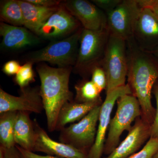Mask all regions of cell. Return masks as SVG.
Wrapping results in <instances>:
<instances>
[{
    "mask_svg": "<svg viewBox=\"0 0 158 158\" xmlns=\"http://www.w3.org/2000/svg\"><path fill=\"white\" fill-rule=\"evenodd\" d=\"M33 63L27 62L22 65L15 77V83L21 89L29 87L31 83L35 81V74L33 69Z\"/></svg>",
    "mask_w": 158,
    "mask_h": 158,
    "instance_id": "obj_23",
    "label": "cell"
},
{
    "mask_svg": "<svg viewBox=\"0 0 158 158\" xmlns=\"http://www.w3.org/2000/svg\"><path fill=\"white\" fill-rule=\"evenodd\" d=\"M152 93L156 98V108L154 120L151 126L150 138H158V80L154 85Z\"/></svg>",
    "mask_w": 158,
    "mask_h": 158,
    "instance_id": "obj_27",
    "label": "cell"
},
{
    "mask_svg": "<svg viewBox=\"0 0 158 158\" xmlns=\"http://www.w3.org/2000/svg\"><path fill=\"white\" fill-rule=\"evenodd\" d=\"M0 158H21L15 147L6 148L0 146Z\"/></svg>",
    "mask_w": 158,
    "mask_h": 158,
    "instance_id": "obj_31",
    "label": "cell"
},
{
    "mask_svg": "<svg viewBox=\"0 0 158 158\" xmlns=\"http://www.w3.org/2000/svg\"><path fill=\"white\" fill-rule=\"evenodd\" d=\"M151 52L152 53L153 55L158 60V46L153 51Z\"/></svg>",
    "mask_w": 158,
    "mask_h": 158,
    "instance_id": "obj_33",
    "label": "cell"
},
{
    "mask_svg": "<svg viewBox=\"0 0 158 158\" xmlns=\"http://www.w3.org/2000/svg\"><path fill=\"white\" fill-rule=\"evenodd\" d=\"M110 36L107 28L97 31L83 28L77 59L73 67L75 73L84 79L91 75L92 69L100 65Z\"/></svg>",
    "mask_w": 158,
    "mask_h": 158,
    "instance_id": "obj_3",
    "label": "cell"
},
{
    "mask_svg": "<svg viewBox=\"0 0 158 158\" xmlns=\"http://www.w3.org/2000/svg\"><path fill=\"white\" fill-rule=\"evenodd\" d=\"M0 35L2 37L1 48L18 50L37 45L41 39L25 27H18L1 22Z\"/></svg>",
    "mask_w": 158,
    "mask_h": 158,
    "instance_id": "obj_16",
    "label": "cell"
},
{
    "mask_svg": "<svg viewBox=\"0 0 158 158\" xmlns=\"http://www.w3.org/2000/svg\"><path fill=\"white\" fill-rule=\"evenodd\" d=\"M21 67L19 62L16 60H10L3 65L2 71L8 76L16 75Z\"/></svg>",
    "mask_w": 158,
    "mask_h": 158,
    "instance_id": "obj_28",
    "label": "cell"
},
{
    "mask_svg": "<svg viewBox=\"0 0 158 158\" xmlns=\"http://www.w3.org/2000/svg\"><path fill=\"white\" fill-rule=\"evenodd\" d=\"M19 153L21 158H60L52 156H41L33 152L26 150L19 147L18 145H15Z\"/></svg>",
    "mask_w": 158,
    "mask_h": 158,
    "instance_id": "obj_30",
    "label": "cell"
},
{
    "mask_svg": "<svg viewBox=\"0 0 158 158\" xmlns=\"http://www.w3.org/2000/svg\"><path fill=\"white\" fill-rule=\"evenodd\" d=\"M101 92L106 90L107 86V77L102 67L100 65L95 66L91 73V80Z\"/></svg>",
    "mask_w": 158,
    "mask_h": 158,
    "instance_id": "obj_25",
    "label": "cell"
},
{
    "mask_svg": "<svg viewBox=\"0 0 158 158\" xmlns=\"http://www.w3.org/2000/svg\"><path fill=\"white\" fill-rule=\"evenodd\" d=\"M17 113L10 111L0 114V146L2 147L11 148L16 145L14 130Z\"/></svg>",
    "mask_w": 158,
    "mask_h": 158,
    "instance_id": "obj_20",
    "label": "cell"
},
{
    "mask_svg": "<svg viewBox=\"0 0 158 158\" xmlns=\"http://www.w3.org/2000/svg\"><path fill=\"white\" fill-rule=\"evenodd\" d=\"M153 158H158V150L157 152L156 153V154L155 155V156H154V157H153Z\"/></svg>",
    "mask_w": 158,
    "mask_h": 158,
    "instance_id": "obj_34",
    "label": "cell"
},
{
    "mask_svg": "<svg viewBox=\"0 0 158 158\" xmlns=\"http://www.w3.org/2000/svg\"><path fill=\"white\" fill-rule=\"evenodd\" d=\"M133 37L138 46L144 51L152 52L158 46V17L150 8L141 7Z\"/></svg>",
    "mask_w": 158,
    "mask_h": 158,
    "instance_id": "obj_13",
    "label": "cell"
},
{
    "mask_svg": "<svg viewBox=\"0 0 158 158\" xmlns=\"http://www.w3.org/2000/svg\"><path fill=\"white\" fill-rule=\"evenodd\" d=\"M75 89L76 94L74 101L77 102L102 103L101 92L91 81L84 79L75 85Z\"/></svg>",
    "mask_w": 158,
    "mask_h": 158,
    "instance_id": "obj_22",
    "label": "cell"
},
{
    "mask_svg": "<svg viewBox=\"0 0 158 158\" xmlns=\"http://www.w3.org/2000/svg\"><path fill=\"white\" fill-rule=\"evenodd\" d=\"M116 114L111 119L108 137L105 141L103 153L109 155L118 145L120 137L125 131H129L132 123L141 116V107L138 99L133 94L119 98Z\"/></svg>",
    "mask_w": 158,
    "mask_h": 158,
    "instance_id": "obj_6",
    "label": "cell"
},
{
    "mask_svg": "<svg viewBox=\"0 0 158 158\" xmlns=\"http://www.w3.org/2000/svg\"><path fill=\"white\" fill-rule=\"evenodd\" d=\"M27 2L32 3L36 6L46 7V8H54L59 7L62 5L61 1L56 0H26Z\"/></svg>",
    "mask_w": 158,
    "mask_h": 158,
    "instance_id": "obj_29",
    "label": "cell"
},
{
    "mask_svg": "<svg viewBox=\"0 0 158 158\" xmlns=\"http://www.w3.org/2000/svg\"><path fill=\"white\" fill-rule=\"evenodd\" d=\"M158 150V138H150L140 151L128 158H153Z\"/></svg>",
    "mask_w": 158,
    "mask_h": 158,
    "instance_id": "obj_24",
    "label": "cell"
},
{
    "mask_svg": "<svg viewBox=\"0 0 158 158\" xmlns=\"http://www.w3.org/2000/svg\"><path fill=\"white\" fill-rule=\"evenodd\" d=\"M22 9L25 27L37 35L40 28L45 23L59 7L46 8L36 6L26 0H19Z\"/></svg>",
    "mask_w": 158,
    "mask_h": 158,
    "instance_id": "obj_17",
    "label": "cell"
},
{
    "mask_svg": "<svg viewBox=\"0 0 158 158\" xmlns=\"http://www.w3.org/2000/svg\"><path fill=\"white\" fill-rule=\"evenodd\" d=\"M43 110L40 87L21 89L19 96L11 95L0 89V114L10 111L40 113Z\"/></svg>",
    "mask_w": 158,
    "mask_h": 158,
    "instance_id": "obj_10",
    "label": "cell"
},
{
    "mask_svg": "<svg viewBox=\"0 0 158 158\" xmlns=\"http://www.w3.org/2000/svg\"><path fill=\"white\" fill-rule=\"evenodd\" d=\"M0 17L2 22L11 25L23 27L24 20L19 0H8L2 2Z\"/></svg>",
    "mask_w": 158,
    "mask_h": 158,
    "instance_id": "obj_21",
    "label": "cell"
},
{
    "mask_svg": "<svg viewBox=\"0 0 158 158\" xmlns=\"http://www.w3.org/2000/svg\"><path fill=\"white\" fill-rule=\"evenodd\" d=\"M33 123L35 132L33 152H40L59 158H88L87 153L69 144L54 141L50 138L36 119Z\"/></svg>",
    "mask_w": 158,
    "mask_h": 158,
    "instance_id": "obj_14",
    "label": "cell"
},
{
    "mask_svg": "<svg viewBox=\"0 0 158 158\" xmlns=\"http://www.w3.org/2000/svg\"><path fill=\"white\" fill-rule=\"evenodd\" d=\"M126 41L127 84L139 102L142 119L152 125L156 111L152 103V94L158 80V60L152 53L140 48L133 37Z\"/></svg>",
    "mask_w": 158,
    "mask_h": 158,
    "instance_id": "obj_1",
    "label": "cell"
},
{
    "mask_svg": "<svg viewBox=\"0 0 158 158\" xmlns=\"http://www.w3.org/2000/svg\"><path fill=\"white\" fill-rule=\"evenodd\" d=\"M72 67L55 68L44 63L37 67L40 79V94L45 111L47 127L50 132L56 130L60 110L68 102L73 100V93L69 88Z\"/></svg>",
    "mask_w": 158,
    "mask_h": 158,
    "instance_id": "obj_2",
    "label": "cell"
},
{
    "mask_svg": "<svg viewBox=\"0 0 158 158\" xmlns=\"http://www.w3.org/2000/svg\"><path fill=\"white\" fill-rule=\"evenodd\" d=\"M126 94H132L128 84L106 93L104 102L101 106L95 142L88 153V158H101L103 153L106 134L110 126L114 105L119 98Z\"/></svg>",
    "mask_w": 158,
    "mask_h": 158,
    "instance_id": "obj_9",
    "label": "cell"
},
{
    "mask_svg": "<svg viewBox=\"0 0 158 158\" xmlns=\"http://www.w3.org/2000/svg\"><path fill=\"white\" fill-rule=\"evenodd\" d=\"M102 104L100 103H80L74 100L66 103L59 112L56 130L61 131L68 123L81 120L95 107Z\"/></svg>",
    "mask_w": 158,
    "mask_h": 158,
    "instance_id": "obj_19",
    "label": "cell"
},
{
    "mask_svg": "<svg viewBox=\"0 0 158 158\" xmlns=\"http://www.w3.org/2000/svg\"><path fill=\"white\" fill-rule=\"evenodd\" d=\"M100 65L106 75V93L126 85L128 72L126 40L110 34Z\"/></svg>",
    "mask_w": 158,
    "mask_h": 158,
    "instance_id": "obj_5",
    "label": "cell"
},
{
    "mask_svg": "<svg viewBox=\"0 0 158 158\" xmlns=\"http://www.w3.org/2000/svg\"><path fill=\"white\" fill-rule=\"evenodd\" d=\"M62 6L81 24L82 27L90 31L106 28L107 15L92 2L87 0H68Z\"/></svg>",
    "mask_w": 158,
    "mask_h": 158,
    "instance_id": "obj_11",
    "label": "cell"
},
{
    "mask_svg": "<svg viewBox=\"0 0 158 158\" xmlns=\"http://www.w3.org/2000/svg\"><path fill=\"white\" fill-rule=\"evenodd\" d=\"M81 26L78 21L62 4L40 28L37 35L41 39L54 41L70 36L80 29Z\"/></svg>",
    "mask_w": 158,
    "mask_h": 158,
    "instance_id": "obj_12",
    "label": "cell"
},
{
    "mask_svg": "<svg viewBox=\"0 0 158 158\" xmlns=\"http://www.w3.org/2000/svg\"><path fill=\"white\" fill-rule=\"evenodd\" d=\"M30 113L17 112L14 125V137L16 145L23 149L33 152L35 141L34 123Z\"/></svg>",
    "mask_w": 158,
    "mask_h": 158,
    "instance_id": "obj_18",
    "label": "cell"
},
{
    "mask_svg": "<svg viewBox=\"0 0 158 158\" xmlns=\"http://www.w3.org/2000/svg\"><path fill=\"white\" fill-rule=\"evenodd\" d=\"M82 29L81 27L70 36L52 41L45 47L31 53L27 57V62L33 64L47 62L60 68L74 66L77 59Z\"/></svg>",
    "mask_w": 158,
    "mask_h": 158,
    "instance_id": "obj_4",
    "label": "cell"
},
{
    "mask_svg": "<svg viewBox=\"0 0 158 158\" xmlns=\"http://www.w3.org/2000/svg\"><path fill=\"white\" fill-rule=\"evenodd\" d=\"M101 106L95 107L77 123L62 129L59 135L60 142L88 154L95 142Z\"/></svg>",
    "mask_w": 158,
    "mask_h": 158,
    "instance_id": "obj_7",
    "label": "cell"
},
{
    "mask_svg": "<svg viewBox=\"0 0 158 158\" xmlns=\"http://www.w3.org/2000/svg\"><path fill=\"white\" fill-rule=\"evenodd\" d=\"M138 2L141 7L150 8L158 17V0H138Z\"/></svg>",
    "mask_w": 158,
    "mask_h": 158,
    "instance_id": "obj_32",
    "label": "cell"
},
{
    "mask_svg": "<svg viewBox=\"0 0 158 158\" xmlns=\"http://www.w3.org/2000/svg\"><path fill=\"white\" fill-rule=\"evenodd\" d=\"M141 9L138 0H122L114 10L106 15L107 27L110 34L126 41L131 38Z\"/></svg>",
    "mask_w": 158,
    "mask_h": 158,
    "instance_id": "obj_8",
    "label": "cell"
},
{
    "mask_svg": "<svg viewBox=\"0 0 158 158\" xmlns=\"http://www.w3.org/2000/svg\"><path fill=\"white\" fill-rule=\"evenodd\" d=\"M122 0H92L91 1L106 14L114 10Z\"/></svg>",
    "mask_w": 158,
    "mask_h": 158,
    "instance_id": "obj_26",
    "label": "cell"
},
{
    "mask_svg": "<svg viewBox=\"0 0 158 158\" xmlns=\"http://www.w3.org/2000/svg\"><path fill=\"white\" fill-rule=\"evenodd\" d=\"M151 125L137 118L124 140L105 158H128L132 155L151 137Z\"/></svg>",
    "mask_w": 158,
    "mask_h": 158,
    "instance_id": "obj_15",
    "label": "cell"
}]
</instances>
